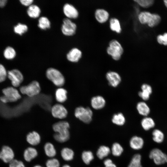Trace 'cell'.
Returning a JSON list of instances; mask_svg holds the SVG:
<instances>
[{"instance_id": "6da1fadb", "label": "cell", "mask_w": 167, "mask_h": 167, "mask_svg": "<svg viewBox=\"0 0 167 167\" xmlns=\"http://www.w3.org/2000/svg\"><path fill=\"white\" fill-rule=\"evenodd\" d=\"M70 125L65 121H60L54 123L53 129L55 133L54 138L59 143H64L67 141L70 138V135L69 131Z\"/></svg>"}, {"instance_id": "7a4b0ae2", "label": "cell", "mask_w": 167, "mask_h": 167, "mask_svg": "<svg viewBox=\"0 0 167 167\" xmlns=\"http://www.w3.org/2000/svg\"><path fill=\"white\" fill-rule=\"evenodd\" d=\"M2 92L3 95L0 97V101L3 103L14 102L21 97L18 90L13 86L3 88Z\"/></svg>"}, {"instance_id": "3957f363", "label": "cell", "mask_w": 167, "mask_h": 167, "mask_svg": "<svg viewBox=\"0 0 167 167\" xmlns=\"http://www.w3.org/2000/svg\"><path fill=\"white\" fill-rule=\"evenodd\" d=\"M138 18L141 24H147L150 27L157 25L161 21V17L159 15L151 14L147 11H143L139 13Z\"/></svg>"}, {"instance_id": "277c9868", "label": "cell", "mask_w": 167, "mask_h": 167, "mask_svg": "<svg viewBox=\"0 0 167 167\" xmlns=\"http://www.w3.org/2000/svg\"><path fill=\"white\" fill-rule=\"evenodd\" d=\"M106 51L113 60L118 61L121 58L124 50L120 43L117 40L113 39L109 42Z\"/></svg>"}, {"instance_id": "5b68a950", "label": "cell", "mask_w": 167, "mask_h": 167, "mask_svg": "<svg viewBox=\"0 0 167 167\" xmlns=\"http://www.w3.org/2000/svg\"><path fill=\"white\" fill-rule=\"evenodd\" d=\"M46 75L48 79L55 85L61 87L64 84V77L58 70L53 68H49L47 70Z\"/></svg>"}, {"instance_id": "8992f818", "label": "cell", "mask_w": 167, "mask_h": 167, "mask_svg": "<svg viewBox=\"0 0 167 167\" xmlns=\"http://www.w3.org/2000/svg\"><path fill=\"white\" fill-rule=\"evenodd\" d=\"M75 115L76 118L84 123H88L92 120L93 112L89 107L79 106L75 109Z\"/></svg>"}, {"instance_id": "52a82bcc", "label": "cell", "mask_w": 167, "mask_h": 167, "mask_svg": "<svg viewBox=\"0 0 167 167\" xmlns=\"http://www.w3.org/2000/svg\"><path fill=\"white\" fill-rule=\"evenodd\" d=\"M20 92L29 97H33L37 95L41 91L39 83L33 81L27 85L21 87L19 88Z\"/></svg>"}, {"instance_id": "ba28073f", "label": "cell", "mask_w": 167, "mask_h": 167, "mask_svg": "<svg viewBox=\"0 0 167 167\" xmlns=\"http://www.w3.org/2000/svg\"><path fill=\"white\" fill-rule=\"evenodd\" d=\"M149 157L157 165H161L166 162L167 155L158 148L152 149L150 152Z\"/></svg>"}, {"instance_id": "9c48e42d", "label": "cell", "mask_w": 167, "mask_h": 167, "mask_svg": "<svg viewBox=\"0 0 167 167\" xmlns=\"http://www.w3.org/2000/svg\"><path fill=\"white\" fill-rule=\"evenodd\" d=\"M7 78L10 80L12 86L15 88L19 87L24 80L22 74L16 69L9 71L7 72Z\"/></svg>"}, {"instance_id": "30bf717a", "label": "cell", "mask_w": 167, "mask_h": 167, "mask_svg": "<svg viewBox=\"0 0 167 167\" xmlns=\"http://www.w3.org/2000/svg\"><path fill=\"white\" fill-rule=\"evenodd\" d=\"M77 28L76 25L70 19L65 18L63 21L61 31L63 34L66 36H71L75 34Z\"/></svg>"}, {"instance_id": "8fae6325", "label": "cell", "mask_w": 167, "mask_h": 167, "mask_svg": "<svg viewBox=\"0 0 167 167\" xmlns=\"http://www.w3.org/2000/svg\"><path fill=\"white\" fill-rule=\"evenodd\" d=\"M14 153L11 148L4 146L0 152V159L6 163H10L14 159Z\"/></svg>"}, {"instance_id": "7c38bea8", "label": "cell", "mask_w": 167, "mask_h": 167, "mask_svg": "<svg viewBox=\"0 0 167 167\" xmlns=\"http://www.w3.org/2000/svg\"><path fill=\"white\" fill-rule=\"evenodd\" d=\"M51 112L53 116L55 118L63 119L65 118L67 115V111L62 105L56 104L52 108Z\"/></svg>"}, {"instance_id": "4fadbf2b", "label": "cell", "mask_w": 167, "mask_h": 167, "mask_svg": "<svg viewBox=\"0 0 167 167\" xmlns=\"http://www.w3.org/2000/svg\"><path fill=\"white\" fill-rule=\"evenodd\" d=\"M106 78L110 86L113 87H117L120 83L121 79L117 72L113 71L108 72L106 75Z\"/></svg>"}, {"instance_id": "5bb4252c", "label": "cell", "mask_w": 167, "mask_h": 167, "mask_svg": "<svg viewBox=\"0 0 167 167\" xmlns=\"http://www.w3.org/2000/svg\"><path fill=\"white\" fill-rule=\"evenodd\" d=\"M63 11L64 15L68 19H75L79 16V12L73 5L66 3L63 6Z\"/></svg>"}, {"instance_id": "9a60e30c", "label": "cell", "mask_w": 167, "mask_h": 167, "mask_svg": "<svg viewBox=\"0 0 167 167\" xmlns=\"http://www.w3.org/2000/svg\"><path fill=\"white\" fill-rule=\"evenodd\" d=\"M82 56V52L79 49L74 48L71 49L66 55L67 60L70 62H76L79 61Z\"/></svg>"}, {"instance_id": "2e32d148", "label": "cell", "mask_w": 167, "mask_h": 167, "mask_svg": "<svg viewBox=\"0 0 167 167\" xmlns=\"http://www.w3.org/2000/svg\"><path fill=\"white\" fill-rule=\"evenodd\" d=\"M95 16L96 20L98 22L103 23L106 22L108 19L109 14L105 10L99 8L95 11Z\"/></svg>"}, {"instance_id": "e0dca14e", "label": "cell", "mask_w": 167, "mask_h": 167, "mask_svg": "<svg viewBox=\"0 0 167 167\" xmlns=\"http://www.w3.org/2000/svg\"><path fill=\"white\" fill-rule=\"evenodd\" d=\"M106 101L102 96H97L93 97L91 100V104L92 107L95 109H100L105 105Z\"/></svg>"}, {"instance_id": "ac0fdd59", "label": "cell", "mask_w": 167, "mask_h": 167, "mask_svg": "<svg viewBox=\"0 0 167 167\" xmlns=\"http://www.w3.org/2000/svg\"><path fill=\"white\" fill-rule=\"evenodd\" d=\"M26 139L27 142L30 144L35 146L40 143L41 138L38 133L35 131H33L27 134Z\"/></svg>"}, {"instance_id": "d6986e66", "label": "cell", "mask_w": 167, "mask_h": 167, "mask_svg": "<svg viewBox=\"0 0 167 167\" xmlns=\"http://www.w3.org/2000/svg\"><path fill=\"white\" fill-rule=\"evenodd\" d=\"M144 143V140L141 137L135 136L132 137L130 141V145L131 148L135 150L141 149Z\"/></svg>"}, {"instance_id": "ffe728a7", "label": "cell", "mask_w": 167, "mask_h": 167, "mask_svg": "<svg viewBox=\"0 0 167 167\" xmlns=\"http://www.w3.org/2000/svg\"><path fill=\"white\" fill-rule=\"evenodd\" d=\"M38 155L37 150L34 148L30 147L26 149L24 153V160L27 162L31 161Z\"/></svg>"}, {"instance_id": "44dd1931", "label": "cell", "mask_w": 167, "mask_h": 167, "mask_svg": "<svg viewBox=\"0 0 167 167\" xmlns=\"http://www.w3.org/2000/svg\"><path fill=\"white\" fill-rule=\"evenodd\" d=\"M142 91L139 92V96L144 100H148L152 92V89L149 85L144 84L141 86Z\"/></svg>"}, {"instance_id": "7402d4cb", "label": "cell", "mask_w": 167, "mask_h": 167, "mask_svg": "<svg viewBox=\"0 0 167 167\" xmlns=\"http://www.w3.org/2000/svg\"><path fill=\"white\" fill-rule=\"evenodd\" d=\"M41 10L39 7L35 4H32L28 7L27 10L28 15L31 18H36L40 15Z\"/></svg>"}, {"instance_id": "603a6c76", "label": "cell", "mask_w": 167, "mask_h": 167, "mask_svg": "<svg viewBox=\"0 0 167 167\" xmlns=\"http://www.w3.org/2000/svg\"><path fill=\"white\" fill-rule=\"evenodd\" d=\"M67 91L64 88H58L55 92V98L56 100L60 103H63L67 99Z\"/></svg>"}, {"instance_id": "cb8c5ba5", "label": "cell", "mask_w": 167, "mask_h": 167, "mask_svg": "<svg viewBox=\"0 0 167 167\" xmlns=\"http://www.w3.org/2000/svg\"><path fill=\"white\" fill-rule=\"evenodd\" d=\"M61 154L62 158L64 160L69 161L73 159L74 153L71 149L68 148H65L62 150Z\"/></svg>"}, {"instance_id": "d4e9b609", "label": "cell", "mask_w": 167, "mask_h": 167, "mask_svg": "<svg viewBox=\"0 0 167 167\" xmlns=\"http://www.w3.org/2000/svg\"><path fill=\"white\" fill-rule=\"evenodd\" d=\"M109 27L111 30L118 33L122 31L121 27L119 20L116 18H113L109 20Z\"/></svg>"}, {"instance_id": "484cf974", "label": "cell", "mask_w": 167, "mask_h": 167, "mask_svg": "<svg viewBox=\"0 0 167 167\" xmlns=\"http://www.w3.org/2000/svg\"><path fill=\"white\" fill-rule=\"evenodd\" d=\"M44 150L46 155L49 157L53 158L56 154V151L53 144L51 143L48 142L45 144Z\"/></svg>"}, {"instance_id": "4316f807", "label": "cell", "mask_w": 167, "mask_h": 167, "mask_svg": "<svg viewBox=\"0 0 167 167\" xmlns=\"http://www.w3.org/2000/svg\"><path fill=\"white\" fill-rule=\"evenodd\" d=\"M110 152L109 148L105 146H101L98 149L96 155L97 157L100 159H102L104 157L107 156Z\"/></svg>"}, {"instance_id": "83f0119b", "label": "cell", "mask_w": 167, "mask_h": 167, "mask_svg": "<svg viewBox=\"0 0 167 167\" xmlns=\"http://www.w3.org/2000/svg\"><path fill=\"white\" fill-rule=\"evenodd\" d=\"M141 124L143 128L146 131H148L154 127L155 123L153 120L150 118L146 117L141 121Z\"/></svg>"}, {"instance_id": "f1b7e54d", "label": "cell", "mask_w": 167, "mask_h": 167, "mask_svg": "<svg viewBox=\"0 0 167 167\" xmlns=\"http://www.w3.org/2000/svg\"><path fill=\"white\" fill-rule=\"evenodd\" d=\"M137 109L139 113L143 116L147 115L150 112L149 107L146 104L143 102H140L137 104Z\"/></svg>"}, {"instance_id": "f546056e", "label": "cell", "mask_w": 167, "mask_h": 167, "mask_svg": "<svg viewBox=\"0 0 167 167\" xmlns=\"http://www.w3.org/2000/svg\"><path fill=\"white\" fill-rule=\"evenodd\" d=\"M125 121L124 116L121 113L113 115L112 119V121L114 124L118 126H122L124 125Z\"/></svg>"}, {"instance_id": "4dcf8cb0", "label": "cell", "mask_w": 167, "mask_h": 167, "mask_svg": "<svg viewBox=\"0 0 167 167\" xmlns=\"http://www.w3.org/2000/svg\"><path fill=\"white\" fill-rule=\"evenodd\" d=\"M152 139L157 143H162L164 139V135L161 131L158 129H155L152 132Z\"/></svg>"}, {"instance_id": "1f68e13d", "label": "cell", "mask_w": 167, "mask_h": 167, "mask_svg": "<svg viewBox=\"0 0 167 167\" xmlns=\"http://www.w3.org/2000/svg\"><path fill=\"white\" fill-rule=\"evenodd\" d=\"M51 23L49 19L46 17L42 16L38 20V26L42 30H46L50 27Z\"/></svg>"}, {"instance_id": "d6a6232c", "label": "cell", "mask_w": 167, "mask_h": 167, "mask_svg": "<svg viewBox=\"0 0 167 167\" xmlns=\"http://www.w3.org/2000/svg\"><path fill=\"white\" fill-rule=\"evenodd\" d=\"M141 156L136 154L133 156L128 167H142L141 164Z\"/></svg>"}, {"instance_id": "836d02e7", "label": "cell", "mask_w": 167, "mask_h": 167, "mask_svg": "<svg viewBox=\"0 0 167 167\" xmlns=\"http://www.w3.org/2000/svg\"><path fill=\"white\" fill-rule=\"evenodd\" d=\"M94 158L93 153L90 151H84L82 154V159L84 163L89 164Z\"/></svg>"}, {"instance_id": "e575fe53", "label": "cell", "mask_w": 167, "mask_h": 167, "mask_svg": "<svg viewBox=\"0 0 167 167\" xmlns=\"http://www.w3.org/2000/svg\"><path fill=\"white\" fill-rule=\"evenodd\" d=\"M123 151V148L119 143H115L113 144L111 148V152L113 156H120Z\"/></svg>"}, {"instance_id": "d590c367", "label": "cell", "mask_w": 167, "mask_h": 167, "mask_svg": "<svg viewBox=\"0 0 167 167\" xmlns=\"http://www.w3.org/2000/svg\"><path fill=\"white\" fill-rule=\"evenodd\" d=\"M14 31L16 34L22 35L28 30V27L26 24L19 23L14 27Z\"/></svg>"}, {"instance_id": "8d00e7d4", "label": "cell", "mask_w": 167, "mask_h": 167, "mask_svg": "<svg viewBox=\"0 0 167 167\" xmlns=\"http://www.w3.org/2000/svg\"><path fill=\"white\" fill-rule=\"evenodd\" d=\"M4 55L6 59H12L15 57L16 52L15 49L12 47H8L4 51Z\"/></svg>"}, {"instance_id": "74e56055", "label": "cell", "mask_w": 167, "mask_h": 167, "mask_svg": "<svg viewBox=\"0 0 167 167\" xmlns=\"http://www.w3.org/2000/svg\"><path fill=\"white\" fill-rule=\"evenodd\" d=\"M134 1L142 7L148 8L151 6L154 3L153 0H135Z\"/></svg>"}, {"instance_id": "f35d334b", "label": "cell", "mask_w": 167, "mask_h": 167, "mask_svg": "<svg viewBox=\"0 0 167 167\" xmlns=\"http://www.w3.org/2000/svg\"><path fill=\"white\" fill-rule=\"evenodd\" d=\"M46 167H59L60 163L57 159L52 158L46 161Z\"/></svg>"}, {"instance_id": "ab89813d", "label": "cell", "mask_w": 167, "mask_h": 167, "mask_svg": "<svg viewBox=\"0 0 167 167\" xmlns=\"http://www.w3.org/2000/svg\"><path fill=\"white\" fill-rule=\"evenodd\" d=\"M7 72L4 66L0 64V83L4 81L7 78Z\"/></svg>"}, {"instance_id": "60d3db41", "label": "cell", "mask_w": 167, "mask_h": 167, "mask_svg": "<svg viewBox=\"0 0 167 167\" xmlns=\"http://www.w3.org/2000/svg\"><path fill=\"white\" fill-rule=\"evenodd\" d=\"M157 41L160 44L167 45V33L163 35H160L157 38Z\"/></svg>"}, {"instance_id": "b9f144b4", "label": "cell", "mask_w": 167, "mask_h": 167, "mask_svg": "<svg viewBox=\"0 0 167 167\" xmlns=\"http://www.w3.org/2000/svg\"><path fill=\"white\" fill-rule=\"evenodd\" d=\"M9 167H25V166L22 161L14 159L9 163Z\"/></svg>"}, {"instance_id": "7bdbcfd3", "label": "cell", "mask_w": 167, "mask_h": 167, "mask_svg": "<svg viewBox=\"0 0 167 167\" xmlns=\"http://www.w3.org/2000/svg\"><path fill=\"white\" fill-rule=\"evenodd\" d=\"M21 3L26 6H29L31 5L33 2V0H20Z\"/></svg>"}, {"instance_id": "ee69618b", "label": "cell", "mask_w": 167, "mask_h": 167, "mask_svg": "<svg viewBox=\"0 0 167 167\" xmlns=\"http://www.w3.org/2000/svg\"><path fill=\"white\" fill-rule=\"evenodd\" d=\"M112 163H113L112 161L109 159H106L104 162V164L105 166L108 165Z\"/></svg>"}, {"instance_id": "f6af8a7d", "label": "cell", "mask_w": 167, "mask_h": 167, "mask_svg": "<svg viewBox=\"0 0 167 167\" xmlns=\"http://www.w3.org/2000/svg\"><path fill=\"white\" fill-rule=\"evenodd\" d=\"M6 0H0V7H4L6 5Z\"/></svg>"}, {"instance_id": "bcb514c9", "label": "cell", "mask_w": 167, "mask_h": 167, "mask_svg": "<svg viewBox=\"0 0 167 167\" xmlns=\"http://www.w3.org/2000/svg\"><path fill=\"white\" fill-rule=\"evenodd\" d=\"M105 167H117L115 164L112 163L108 165L105 166Z\"/></svg>"}, {"instance_id": "7dc6e473", "label": "cell", "mask_w": 167, "mask_h": 167, "mask_svg": "<svg viewBox=\"0 0 167 167\" xmlns=\"http://www.w3.org/2000/svg\"><path fill=\"white\" fill-rule=\"evenodd\" d=\"M164 1L165 6L167 8V0H164Z\"/></svg>"}, {"instance_id": "c3c4849f", "label": "cell", "mask_w": 167, "mask_h": 167, "mask_svg": "<svg viewBox=\"0 0 167 167\" xmlns=\"http://www.w3.org/2000/svg\"><path fill=\"white\" fill-rule=\"evenodd\" d=\"M62 167H71V166L68 165H65Z\"/></svg>"}, {"instance_id": "681fc988", "label": "cell", "mask_w": 167, "mask_h": 167, "mask_svg": "<svg viewBox=\"0 0 167 167\" xmlns=\"http://www.w3.org/2000/svg\"><path fill=\"white\" fill-rule=\"evenodd\" d=\"M33 167H42V166L40 165H35Z\"/></svg>"}, {"instance_id": "f907efd6", "label": "cell", "mask_w": 167, "mask_h": 167, "mask_svg": "<svg viewBox=\"0 0 167 167\" xmlns=\"http://www.w3.org/2000/svg\"><path fill=\"white\" fill-rule=\"evenodd\" d=\"M166 162L167 163V160H166Z\"/></svg>"}]
</instances>
